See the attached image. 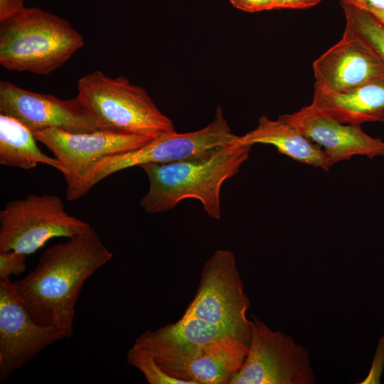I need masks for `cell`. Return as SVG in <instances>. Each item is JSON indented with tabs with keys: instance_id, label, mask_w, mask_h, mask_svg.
Wrapping results in <instances>:
<instances>
[{
	"instance_id": "cell-1",
	"label": "cell",
	"mask_w": 384,
	"mask_h": 384,
	"mask_svg": "<svg viewBox=\"0 0 384 384\" xmlns=\"http://www.w3.org/2000/svg\"><path fill=\"white\" fill-rule=\"evenodd\" d=\"M112 255L92 227L46 249L36 268L12 287L38 323L60 329L69 338L85 282Z\"/></svg>"
},
{
	"instance_id": "cell-2",
	"label": "cell",
	"mask_w": 384,
	"mask_h": 384,
	"mask_svg": "<svg viewBox=\"0 0 384 384\" xmlns=\"http://www.w3.org/2000/svg\"><path fill=\"white\" fill-rule=\"evenodd\" d=\"M235 139L204 157L140 166L149 183L147 193L140 201L141 207L154 214L169 210L183 200L191 198L201 202L209 217L219 220L222 186L239 172L252 147L238 144Z\"/></svg>"
},
{
	"instance_id": "cell-3",
	"label": "cell",
	"mask_w": 384,
	"mask_h": 384,
	"mask_svg": "<svg viewBox=\"0 0 384 384\" xmlns=\"http://www.w3.org/2000/svg\"><path fill=\"white\" fill-rule=\"evenodd\" d=\"M83 46L66 20L36 7L0 22V64L9 70L49 74Z\"/></svg>"
},
{
	"instance_id": "cell-4",
	"label": "cell",
	"mask_w": 384,
	"mask_h": 384,
	"mask_svg": "<svg viewBox=\"0 0 384 384\" xmlns=\"http://www.w3.org/2000/svg\"><path fill=\"white\" fill-rule=\"evenodd\" d=\"M77 88L78 98L100 130L154 138L176 131L147 92L124 77L96 70L80 78Z\"/></svg>"
},
{
	"instance_id": "cell-5",
	"label": "cell",
	"mask_w": 384,
	"mask_h": 384,
	"mask_svg": "<svg viewBox=\"0 0 384 384\" xmlns=\"http://www.w3.org/2000/svg\"><path fill=\"white\" fill-rule=\"evenodd\" d=\"M237 137L232 133L221 107H218L213 120L202 129L186 133L175 131L163 134L137 149L102 159L82 179L67 188L66 198L69 201L76 200L103 178L130 167L206 156L229 144Z\"/></svg>"
},
{
	"instance_id": "cell-6",
	"label": "cell",
	"mask_w": 384,
	"mask_h": 384,
	"mask_svg": "<svg viewBox=\"0 0 384 384\" xmlns=\"http://www.w3.org/2000/svg\"><path fill=\"white\" fill-rule=\"evenodd\" d=\"M91 228L69 215L58 196L31 194L8 202L0 211V252L13 250L28 255L52 238H71Z\"/></svg>"
},
{
	"instance_id": "cell-7",
	"label": "cell",
	"mask_w": 384,
	"mask_h": 384,
	"mask_svg": "<svg viewBox=\"0 0 384 384\" xmlns=\"http://www.w3.org/2000/svg\"><path fill=\"white\" fill-rule=\"evenodd\" d=\"M252 318L247 354L229 384H315L308 351L291 336Z\"/></svg>"
},
{
	"instance_id": "cell-8",
	"label": "cell",
	"mask_w": 384,
	"mask_h": 384,
	"mask_svg": "<svg viewBox=\"0 0 384 384\" xmlns=\"http://www.w3.org/2000/svg\"><path fill=\"white\" fill-rule=\"evenodd\" d=\"M250 308L234 253L217 250L204 264L194 297L183 316L250 331Z\"/></svg>"
},
{
	"instance_id": "cell-9",
	"label": "cell",
	"mask_w": 384,
	"mask_h": 384,
	"mask_svg": "<svg viewBox=\"0 0 384 384\" xmlns=\"http://www.w3.org/2000/svg\"><path fill=\"white\" fill-rule=\"evenodd\" d=\"M64 338H68L64 331L39 324L33 318L9 278L0 279L1 383L43 349Z\"/></svg>"
},
{
	"instance_id": "cell-10",
	"label": "cell",
	"mask_w": 384,
	"mask_h": 384,
	"mask_svg": "<svg viewBox=\"0 0 384 384\" xmlns=\"http://www.w3.org/2000/svg\"><path fill=\"white\" fill-rule=\"evenodd\" d=\"M32 132L36 139L45 145L60 164L67 188L82 179L102 159L137 149L154 139L105 130L74 133L47 129Z\"/></svg>"
},
{
	"instance_id": "cell-11",
	"label": "cell",
	"mask_w": 384,
	"mask_h": 384,
	"mask_svg": "<svg viewBox=\"0 0 384 384\" xmlns=\"http://www.w3.org/2000/svg\"><path fill=\"white\" fill-rule=\"evenodd\" d=\"M0 114L12 117L31 131L58 129L70 132L100 130L89 110L76 96L63 100L0 82Z\"/></svg>"
},
{
	"instance_id": "cell-12",
	"label": "cell",
	"mask_w": 384,
	"mask_h": 384,
	"mask_svg": "<svg viewBox=\"0 0 384 384\" xmlns=\"http://www.w3.org/2000/svg\"><path fill=\"white\" fill-rule=\"evenodd\" d=\"M314 86L342 93L384 78V64L357 35L345 28L342 38L312 64Z\"/></svg>"
},
{
	"instance_id": "cell-13",
	"label": "cell",
	"mask_w": 384,
	"mask_h": 384,
	"mask_svg": "<svg viewBox=\"0 0 384 384\" xmlns=\"http://www.w3.org/2000/svg\"><path fill=\"white\" fill-rule=\"evenodd\" d=\"M236 337L250 342V331L218 326L205 321L181 316L175 323L139 336L135 344L149 352L162 368L190 360L215 341Z\"/></svg>"
},
{
	"instance_id": "cell-14",
	"label": "cell",
	"mask_w": 384,
	"mask_h": 384,
	"mask_svg": "<svg viewBox=\"0 0 384 384\" xmlns=\"http://www.w3.org/2000/svg\"><path fill=\"white\" fill-rule=\"evenodd\" d=\"M279 117L323 149L334 164L354 156H384L382 139L368 135L361 125L342 124L323 114L311 104Z\"/></svg>"
},
{
	"instance_id": "cell-15",
	"label": "cell",
	"mask_w": 384,
	"mask_h": 384,
	"mask_svg": "<svg viewBox=\"0 0 384 384\" xmlns=\"http://www.w3.org/2000/svg\"><path fill=\"white\" fill-rule=\"evenodd\" d=\"M250 343L236 337L210 343L194 358L163 370L189 384H229L240 369Z\"/></svg>"
},
{
	"instance_id": "cell-16",
	"label": "cell",
	"mask_w": 384,
	"mask_h": 384,
	"mask_svg": "<svg viewBox=\"0 0 384 384\" xmlns=\"http://www.w3.org/2000/svg\"><path fill=\"white\" fill-rule=\"evenodd\" d=\"M311 104L323 114L342 124L384 122V78L342 93L314 86Z\"/></svg>"
},
{
	"instance_id": "cell-17",
	"label": "cell",
	"mask_w": 384,
	"mask_h": 384,
	"mask_svg": "<svg viewBox=\"0 0 384 384\" xmlns=\"http://www.w3.org/2000/svg\"><path fill=\"white\" fill-rule=\"evenodd\" d=\"M235 142L252 146L256 144H270L279 154L324 171H329L334 165L323 149L279 117L277 120L260 117L257 127L238 136Z\"/></svg>"
},
{
	"instance_id": "cell-18",
	"label": "cell",
	"mask_w": 384,
	"mask_h": 384,
	"mask_svg": "<svg viewBox=\"0 0 384 384\" xmlns=\"http://www.w3.org/2000/svg\"><path fill=\"white\" fill-rule=\"evenodd\" d=\"M33 132L18 119L0 114V164L24 170L38 164L53 167L60 172L62 166L55 159L44 154L37 146Z\"/></svg>"
},
{
	"instance_id": "cell-19",
	"label": "cell",
	"mask_w": 384,
	"mask_h": 384,
	"mask_svg": "<svg viewBox=\"0 0 384 384\" xmlns=\"http://www.w3.org/2000/svg\"><path fill=\"white\" fill-rule=\"evenodd\" d=\"M345 18V28L361 38L384 64V24L368 11L340 2Z\"/></svg>"
},
{
	"instance_id": "cell-20",
	"label": "cell",
	"mask_w": 384,
	"mask_h": 384,
	"mask_svg": "<svg viewBox=\"0 0 384 384\" xmlns=\"http://www.w3.org/2000/svg\"><path fill=\"white\" fill-rule=\"evenodd\" d=\"M127 362L141 371L149 384H189L168 374L149 352L135 343L128 351Z\"/></svg>"
},
{
	"instance_id": "cell-21",
	"label": "cell",
	"mask_w": 384,
	"mask_h": 384,
	"mask_svg": "<svg viewBox=\"0 0 384 384\" xmlns=\"http://www.w3.org/2000/svg\"><path fill=\"white\" fill-rule=\"evenodd\" d=\"M26 257L13 250L0 252V279L22 274L26 269Z\"/></svg>"
},
{
	"instance_id": "cell-22",
	"label": "cell",
	"mask_w": 384,
	"mask_h": 384,
	"mask_svg": "<svg viewBox=\"0 0 384 384\" xmlns=\"http://www.w3.org/2000/svg\"><path fill=\"white\" fill-rule=\"evenodd\" d=\"M384 368V332L380 338L372 361L371 367L366 377L358 384L380 383V377Z\"/></svg>"
},
{
	"instance_id": "cell-23",
	"label": "cell",
	"mask_w": 384,
	"mask_h": 384,
	"mask_svg": "<svg viewBox=\"0 0 384 384\" xmlns=\"http://www.w3.org/2000/svg\"><path fill=\"white\" fill-rule=\"evenodd\" d=\"M236 9L255 13L274 9V0H229Z\"/></svg>"
},
{
	"instance_id": "cell-24",
	"label": "cell",
	"mask_w": 384,
	"mask_h": 384,
	"mask_svg": "<svg viewBox=\"0 0 384 384\" xmlns=\"http://www.w3.org/2000/svg\"><path fill=\"white\" fill-rule=\"evenodd\" d=\"M24 8L23 0H0V22L15 16Z\"/></svg>"
},
{
	"instance_id": "cell-25",
	"label": "cell",
	"mask_w": 384,
	"mask_h": 384,
	"mask_svg": "<svg viewBox=\"0 0 384 384\" xmlns=\"http://www.w3.org/2000/svg\"><path fill=\"white\" fill-rule=\"evenodd\" d=\"M322 0H274V9H304L313 7Z\"/></svg>"
},
{
	"instance_id": "cell-26",
	"label": "cell",
	"mask_w": 384,
	"mask_h": 384,
	"mask_svg": "<svg viewBox=\"0 0 384 384\" xmlns=\"http://www.w3.org/2000/svg\"><path fill=\"white\" fill-rule=\"evenodd\" d=\"M339 2L348 4L368 12L384 11V0H338Z\"/></svg>"
},
{
	"instance_id": "cell-27",
	"label": "cell",
	"mask_w": 384,
	"mask_h": 384,
	"mask_svg": "<svg viewBox=\"0 0 384 384\" xmlns=\"http://www.w3.org/2000/svg\"><path fill=\"white\" fill-rule=\"evenodd\" d=\"M371 14L384 24V11H374Z\"/></svg>"
}]
</instances>
